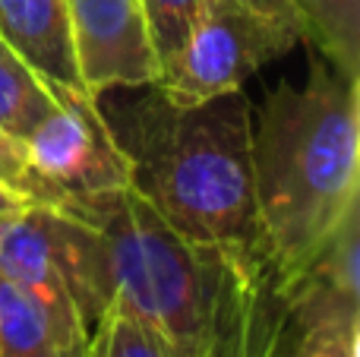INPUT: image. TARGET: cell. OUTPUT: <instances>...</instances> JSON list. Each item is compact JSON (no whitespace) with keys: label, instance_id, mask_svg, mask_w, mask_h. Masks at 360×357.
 Instances as JSON below:
<instances>
[{"label":"cell","instance_id":"6da1fadb","mask_svg":"<svg viewBox=\"0 0 360 357\" xmlns=\"http://www.w3.org/2000/svg\"><path fill=\"white\" fill-rule=\"evenodd\" d=\"M250 158L259 250L275 288L285 291L357 212L360 76L313 54L304 82H278L266 95Z\"/></svg>","mask_w":360,"mask_h":357},{"label":"cell","instance_id":"7a4b0ae2","mask_svg":"<svg viewBox=\"0 0 360 357\" xmlns=\"http://www.w3.org/2000/svg\"><path fill=\"white\" fill-rule=\"evenodd\" d=\"M130 164V190L184 240L237 253L259 250L253 202V108L243 89L180 105L146 86L108 114Z\"/></svg>","mask_w":360,"mask_h":357},{"label":"cell","instance_id":"3957f363","mask_svg":"<svg viewBox=\"0 0 360 357\" xmlns=\"http://www.w3.org/2000/svg\"><path fill=\"white\" fill-rule=\"evenodd\" d=\"M105 244L111 297L168 357H212L275 291L262 253L199 247L174 234L130 187L82 202Z\"/></svg>","mask_w":360,"mask_h":357},{"label":"cell","instance_id":"277c9868","mask_svg":"<svg viewBox=\"0 0 360 357\" xmlns=\"http://www.w3.org/2000/svg\"><path fill=\"white\" fill-rule=\"evenodd\" d=\"M294 44H300V25L288 0H205L155 86L180 105L237 92Z\"/></svg>","mask_w":360,"mask_h":357},{"label":"cell","instance_id":"5b68a950","mask_svg":"<svg viewBox=\"0 0 360 357\" xmlns=\"http://www.w3.org/2000/svg\"><path fill=\"white\" fill-rule=\"evenodd\" d=\"M57 108L22 139L35 174L79 212L82 202L130 187V164L98 98L54 89Z\"/></svg>","mask_w":360,"mask_h":357},{"label":"cell","instance_id":"8992f818","mask_svg":"<svg viewBox=\"0 0 360 357\" xmlns=\"http://www.w3.org/2000/svg\"><path fill=\"white\" fill-rule=\"evenodd\" d=\"M79 82L92 98L162 79L143 0H67Z\"/></svg>","mask_w":360,"mask_h":357},{"label":"cell","instance_id":"52a82bcc","mask_svg":"<svg viewBox=\"0 0 360 357\" xmlns=\"http://www.w3.org/2000/svg\"><path fill=\"white\" fill-rule=\"evenodd\" d=\"M259 357H360V297L304 275L278 291Z\"/></svg>","mask_w":360,"mask_h":357},{"label":"cell","instance_id":"ba28073f","mask_svg":"<svg viewBox=\"0 0 360 357\" xmlns=\"http://www.w3.org/2000/svg\"><path fill=\"white\" fill-rule=\"evenodd\" d=\"M0 38L51 89L86 92L73 57L67 0H0Z\"/></svg>","mask_w":360,"mask_h":357},{"label":"cell","instance_id":"9c48e42d","mask_svg":"<svg viewBox=\"0 0 360 357\" xmlns=\"http://www.w3.org/2000/svg\"><path fill=\"white\" fill-rule=\"evenodd\" d=\"M89 329L76 310L0 275V357H82Z\"/></svg>","mask_w":360,"mask_h":357},{"label":"cell","instance_id":"30bf717a","mask_svg":"<svg viewBox=\"0 0 360 357\" xmlns=\"http://www.w3.org/2000/svg\"><path fill=\"white\" fill-rule=\"evenodd\" d=\"M300 41L348 76H360V0H288Z\"/></svg>","mask_w":360,"mask_h":357},{"label":"cell","instance_id":"8fae6325","mask_svg":"<svg viewBox=\"0 0 360 357\" xmlns=\"http://www.w3.org/2000/svg\"><path fill=\"white\" fill-rule=\"evenodd\" d=\"M57 108V92L0 38V130L22 143Z\"/></svg>","mask_w":360,"mask_h":357},{"label":"cell","instance_id":"7c38bea8","mask_svg":"<svg viewBox=\"0 0 360 357\" xmlns=\"http://www.w3.org/2000/svg\"><path fill=\"white\" fill-rule=\"evenodd\" d=\"M82 357H168L158 339L124 307L120 301L108 304L95 326L89 329Z\"/></svg>","mask_w":360,"mask_h":357},{"label":"cell","instance_id":"4fadbf2b","mask_svg":"<svg viewBox=\"0 0 360 357\" xmlns=\"http://www.w3.org/2000/svg\"><path fill=\"white\" fill-rule=\"evenodd\" d=\"M202 6L205 0H143V10H146V19H149V32H152V41H155L162 67L186 41V35L193 32Z\"/></svg>","mask_w":360,"mask_h":357},{"label":"cell","instance_id":"5bb4252c","mask_svg":"<svg viewBox=\"0 0 360 357\" xmlns=\"http://www.w3.org/2000/svg\"><path fill=\"white\" fill-rule=\"evenodd\" d=\"M0 183L10 187L13 193L25 196V200L35 202V206L54 209V212H63V215H73L67 202H63L60 196H57L54 190L35 174L29 155H25V145L19 143V139L6 136L4 130H0Z\"/></svg>","mask_w":360,"mask_h":357},{"label":"cell","instance_id":"9a60e30c","mask_svg":"<svg viewBox=\"0 0 360 357\" xmlns=\"http://www.w3.org/2000/svg\"><path fill=\"white\" fill-rule=\"evenodd\" d=\"M275 307H278V294L262 304L259 310H253V313L218 345V351L212 357H259L262 342H266V335H269V326H272V320H275Z\"/></svg>","mask_w":360,"mask_h":357},{"label":"cell","instance_id":"2e32d148","mask_svg":"<svg viewBox=\"0 0 360 357\" xmlns=\"http://www.w3.org/2000/svg\"><path fill=\"white\" fill-rule=\"evenodd\" d=\"M25 206H35V202H29L25 196L13 193L10 187H4V183H0V225H4L6 219H13V215H19Z\"/></svg>","mask_w":360,"mask_h":357}]
</instances>
